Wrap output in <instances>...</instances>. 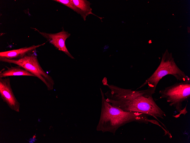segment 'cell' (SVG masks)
Wrapping results in <instances>:
<instances>
[{"mask_svg": "<svg viewBox=\"0 0 190 143\" xmlns=\"http://www.w3.org/2000/svg\"><path fill=\"white\" fill-rule=\"evenodd\" d=\"M102 82L110 90L104 94L106 100L113 106L125 111L144 113L157 120V118L163 119L166 117L165 113L154 100L150 89L137 90L121 88L108 84L106 77Z\"/></svg>", "mask_w": 190, "mask_h": 143, "instance_id": "1", "label": "cell"}, {"mask_svg": "<svg viewBox=\"0 0 190 143\" xmlns=\"http://www.w3.org/2000/svg\"><path fill=\"white\" fill-rule=\"evenodd\" d=\"M102 96L101 112L99 122L96 126L97 131L109 132L114 135L118 129L125 124L132 122L148 124L150 123L165 129L156 120L149 119L146 114L135 112L124 111L114 106L106 100L104 94L100 88Z\"/></svg>", "mask_w": 190, "mask_h": 143, "instance_id": "2", "label": "cell"}, {"mask_svg": "<svg viewBox=\"0 0 190 143\" xmlns=\"http://www.w3.org/2000/svg\"><path fill=\"white\" fill-rule=\"evenodd\" d=\"M168 75L174 76L180 82L190 81V77L175 64L172 55L167 51L163 55L161 62L152 74L137 90L147 85L154 94L160 80Z\"/></svg>", "mask_w": 190, "mask_h": 143, "instance_id": "3", "label": "cell"}, {"mask_svg": "<svg viewBox=\"0 0 190 143\" xmlns=\"http://www.w3.org/2000/svg\"><path fill=\"white\" fill-rule=\"evenodd\" d=\"M160 98H166L170 106L174 107L179 113L174 116L179 117L181 114L185 115L188 112L186 106L182 107L183 103L190 97V81L176 82L167 86L159 91Z\"/></svg>", "mask_w": 190, "mask_h": 143, "instance_id": "4", "label": "cell"}, {"mask_svg": "<svg viewBox=\"0 0 190 143\" xmlns=\"http://www.w3.org/2000/svg\"><path fill=\"white\" fill-rule=\"evenodd\" d=\"M36 50L16 60L0 58V61L19 65L32 73L40 80L46 86L48 90L53 88L54 81L52 78L45 71L38 61Z\"/></svg>", "mask_w": 190, "mask_h": 143, "instance_id": "5", "label": "cell"}, {"mask_svg": "<svg viewBox=\"0 0 190 143\" xmlns=\"http://www.w3.org/2000/svg\"><path fill=\"white\" fill-rule=\"evenodd\" d=\"M31 28L38 32L57 49L63 52L71 59H75L68 50L65 45V41L70 37L71 34L65 31L63 27L61 31L55 33L41 32L36 28Z\"/></svg>", "mask_w": 190, "mask_h": 143, "instance_id": "6", "label": "cell"}, {"mask_svg": "<svg viewBox=\"0 0 190 143\" xmlns=\"http://www.w3.org/2000/svg\"><path fill=\"white\" fill-rule=\"evenodd\" d=\"M0 94L3 101L13 110L19 112L20 104L17 100L13 93L9 77L0 78Z\"/></svg>", "mask_w": 190, "mask_h": 143, "instance_id": "7", "label": "cell"}, {"mask_svg": "<svg viewBox=\"0 0 190 143\" xmlns=\"http://www.w3.org/2000/svg\"><path fill=\"white\" fill-rule=\"evenodd\" d=\"M46 43L37 45H32L29 47H25L20 49L0 52V58H5L9 59L16 60L20 59L36 49L43 46Z\"/></svg>", "mask_w": 190, "mask_h": 143, "instance_id": "8", "label": "cell"}, {"mask_svg": "<svg viewBox=\"0 0 190 143\" xmlns=\"http://www.w3.org/2000/svg\"><path fill=\"white\" fill-rule=\"evenodd\" d=\"M7 68L6 70L0 72V78H3L6 77L12 76H29L35 77L32 73L26 70L20 66L17 65L16 67H10L6 66Z\"/></svg>", "mask_w": 190, "mask_h": 143, "instance_id": "9", "label": "cell"}, {"mask_svg": "<svg viewBox=\"0 0 190 143\" xmlns=\"http://www.w3.org/2000/svg\"><path fill=\"white\" fill-rule=\"evenodd\" d=\"M71 1L81 11L82 13L81 17L84 21L86 20L87 16L90 14L95 15L92 12V9L90 7L91 3L89 1L86 0H71Z\"/></svg>", "mask_w": 190, "mask_h": 143, "instance_id": "10", "label": "cell"}, {"mask_svg": "<svg viewBox=\"0 0 190 143\" xmlns=\"http://www.w3.org/2000/svg\"><path fill=\"white\" fill-rule=\"evenodd\" d=\"M53 1L62 4L82 16V13L81 11L79 8L74 4L71 0H53Z\"/></svg>", "mask_w": 190, "mask_h": 143, "instance_id": "11", "label": "cell"}]
</instances>
